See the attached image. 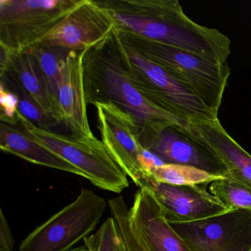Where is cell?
<instances>
[{
	"label": "cell",
	"instance_id": "cell-1",
	"mask_svg": "<svg viewBox=\"0 0 251 251\" xmlns=\"http://www.w3.org/2000/svg\"><path fill=\"white\" fill-rule=\"evenodd\" d=\"M83 68L87 104L111 102L131 114L139 125L141 141L167 126L190 124L163 111L150 99L116 27L102 42L83 51Z\"/></svg>",
	"mask_w": 251,
	"mask_h": 251
},
{
	"label": "cell",
	"instance_id": "cell-2",
	"mask_svg": "<svg viewBox=\"0 0 251 251\" xmlns=\"http://www.w3.org/2000/svg\"><path fill=\"white\" fill-rule=\"evenodd\" d=\"M116 26L211 61L227 63L230 40L217 29L195 23L176 0L98 1Z\"/></svg>",
	"mask_w": 251,
	"mask_h": 251
},
{
	"label": "cell",
	"instance_id": "cell-3",
	"mask_svg": "<svg viewBox=\"0 0 251 251\" xmlns=\"http://www.w3.org/2000/svg\"><path fill=\"white\" fill-rule=\"evenodd\" d=\"M123 42L190 88L218 115L230 75L227 63L207 59L115 26Z\"/></svg>",
	"mask_w": 251,
	"mask_h": 251
},
{
	"label": "cell",
	"instance_id": "cell-4",
	"mask_svg": "<svg viewBox=\"0 0 251 251\" xmlns=\"http://www.w3.org/2000/svg\"><path fill=\"white\" fill-rule=\"evenodd\" d=\"M18 126L44 148L74 166L97 187L117 194L128 187L127 176L110 155L103 142L95 136L77 138L45 130L36 127L21 114L18 116Z\"/></svg>",
	"mask_w": 251,
	"mask_h": 251
},
{
	"label": "cell",
	"instance_id": "cell-5",
	"mask_svg": "<svg viewBox=\"0 0 251 251\" xmlns=\"http://www.w3.org/2000/svg\"><path fill=\"white\" fill-rule=\"evenodd\" d=\"M105 200L93 191L81 189L78 196L30 232L20 251H70L90 236L106 209Z\"/></svg>",
	"mask_w": 251,
	"mask_h": 251
},
{
	"label": "cell",
	"instance_id": "cell-6",
	"mask_svg": "<svg viewBox=\"0 0 251 251\" xmlns=\"http://www.w3.org/2000/svg\"><path fill=\"white\" fill-rule=\"evenodd\" d=\"M79 0H0V46L20 52L39 43Z\"/></svg>",
	"mask_w": 251,
	"mask_h": 251
},
{
	"label": "cell",
	"instance_id": "cell-7",
	"mask_svg": "<svg viewBox=\"0 0 251 251\" xmlns=\"http://www.w3.org/2000/svg\"><path fill=\"white\" fill-rule=\"evenodd\" d=\"M122 42L132 68L157 106L190 124L218 119L190 88Z\"/></svg>",
	"mask_w": 251,
	"mask_h": 251
},
{
	"label": "cell",
	"instance_id": "cell-8",
	"mask_svg": "<svg viewBox=\"0 0 251 251\" xmlns=\"http://www.w3.org/2000/svg\"><path fill=\"white\" fill-rule=\"evenodd\" d=\"M98 126L102 142L119 167L139 188L149 181L144 168L145 148L140 129L131 114L111 102H96Z\"/></svg>",
	"mask_w": 251,
	"mask_h": 251
},
{
	"label": "cell",
	"instance_id": "cell-9",
	"mask_svg": "<svg viewBox=\"0 0 251 251\" xmlns=\"http://www.w3.org/2000/svg\"><path fill=\"white\" fill-rule=\"evenodd\" d=\"M170 224L195 251H251V210H230L198 221Z\"/></svg>",
	"mask_w": 251,
	"mask_h": 251
},
{
	"label": "cell",
	"instance_id": "cell-10",
	"mask_svg": "<svg viewBox=\"0 0 251 251\" xmlns=\"http://www.w3.org/2000/svg\"><path fill=\"white\" fill-rule=\"evenodd\" d=\"M142 145L165 164L190 166L214 176L227 177L224 163L192 124L167 126Z\"/></svg>",
	"mask_w": 251,
	"mask_h": 251
},
{
	"label": "cell",
	"instance_id": "cell-11",
	"mask_svg": "<svg viewBox=\"0 0 251 251\" xmlns=\"http://www.w3.org/2000/svg\"><path fill=\"white\" fill-rule=\"evenodd\" d=\"M115 26L111 13L98 1L79 0L76 6L37 44L81 52L104 40Z\"/></svg>",
	"mask_w": 251,
	"mask_h": 251
},
{
	"label": "cell",
	"instance_id": "cell-12",
	"mask_svg": "<svg viewBox=\"0 0 251 251\" xmlns=\"http://www.w3.org/2000/svg\"><path fill=\"white\" fill-rule=\"evenodd\" d=\"M148 188L170 223H190L229 211L199 185H172L149 180Z\"/></svg>",
	"mask_w": 251,
	"mask_h": 251
},
{
	"label": "cell",
	"instance_id": "cell-13",
	"mask_svg": "<svg viewBox=\"0 0 251 251\" xmlns=\"http://www.w3.org/2000/svg\"><path fill=\"white\" fill-rule=\"evenodd\" d=\"M58 103L63 124L77 138L94 137L87 116L83 51H70L61 68Z\"/></svg>",
	"mask_w": 251,
	"mask_h": 251
},
{
	"label": "cell",
	"instance_id": "cell-14",
	"mask_svg": "<svg viewBox=\"0 0 251 251\" xmlns=\"http://www.w3.org/2000/svg\"><path fill=\"white\" fill-rule=\"evenodd\" d=\"M130 218L151 251H195L170 226L148 188L135 195Z\"/></svg>",
	"mask_w": 251,
	"mask_h": 251
},
{
	"label": "cell",
	"instance_id": "cell-15",
	"mask_svg": "<svg viewBox=\"0 0 251 251\" xmlns=\"http://www.w3.org/2000/svg\"><path fill=\"white\" fill-rule=\"evenodd\" d=\"M2 72L12 75L50 118L63 124L58 102L28 49L12 52L1 48L0 73Z\"/></svg>",
	"mask_w": 251,
	"mask_h": 251
},
{
	"label": "cell",
	"instance_id": "cell-16",
	"mask_svg": "<svg viewBox=\"0 0 251 251\" xmlns=\"http://www.w3.org/2000/svg\"><path fill=\"white\" fill-rule=\"evenodd\" d=\"M192 125L224 163L227 177L251 189V155L228 134L218 119Z\"/></svg>",
	"mask_w": 251,
	"mask_h": 251
},
{
	"label": "cell",
	"instance_id": "cell-17",
	"mask_svg": "<svg viewBox=\"0 0 251 251\" xmlns=\"http://www.w3.org/2000/svg\"><path fill=\"white\" fill-rule=\"evenodd\" d=\"M0 148L38 165L67 172L83 177L77 168L67 161L38 143L20 126L0 124Z\"/></svg>",
	"mask_w": 251,
	"mask_h": 251
},
{
	"label": "cell",
	"instance_id": "cell-18",
	"mask_svg": "<svg viewBox=\"0 0 251 251\" xmlns=\"http://www.w3.org/2000/svg\"><path fill=\"white\" fill-rule=\"evenodd\" d=\"M149 180L172 185H200L212 183L221 178L190 166L164 164L152 169L148 173Z\"/></svg>",
	"mask_w": 251,
	"mask_h": 251
},
{
	"label": "cell",
	"instance_id": "cell-19",
	"mask_svg": "<svg viewBox=\"0 0 251 251\" xmlns=\"http://www.w3.org/2000/svg\"><path fill=\"white\" fill-rule=\"evenodd\" d=\"M27 49L36 59L54 98L58 102L61 65L71 50L40 44H36Z\"/></svg>",
	"mask_w": 251,
	"mask_h": 251
},
{
	"label": "cell",
	"instance_id": "cell-20",
	"mask_svg": "<svg viewBox=\"0 0 251 251\" xmlns=\"http://www.w3.org/2000/svg\"><path fill=\"white\" fill-rule=\"evenodd\" d=\"M0 77L1 85L15 94L18 98L19 111L25 118L36 127L45 130H50L51 127L58 125L56 122L50 118L44 112L43 110L12 75L7 72H2L0 73Z\"/></svg>",
	"mask_w": 251,
	"mask_h": 251
},
{
	"label": "cell",
	"instance_id": "cell-21",
	"mask_svg": "<svg viewBox=\"0 0 251 251\" xmlns=\"http://www.w3.org/2000/svg\"><path fill=\"white\" fill-rule=\"evenodd\" d=\"M209 191L229 211H251V189L240 182L230 177H221L211 183Z\"/></svg>",
	"mask_w": 251,
	"mask_h": 251
},
{
	"label": "cell",
	"instance_id": "cell-22",
	"mask_svg": "<svg viewBox=\"0 0 251 251\" xmlns=\"http://www.w3.org/2000/svg\"><path fill=\"white\" fill-rule=\"evenodd\" d=\"M94 234L98 251H128L112 217H108Z\"/></svg>",
	"mask_w": 251,
	"mask_h": 251
},
{
	"label": "cell",
	"instance_id": "cell-23",
	"mask_svg": "<svg viewBox=\"0 0 251 251\" xmlns=\"http://www.w3.org/2000/svg\"><path fill=\"white\" fill-rule=\"evenodd\" d=\"M114 219L127 246V251H151L132 224L129 212L124 211L117 213Z\"/></svg>",
	"mask_w": 251,
	"mask_h": 251
},
{
	"label": "cell",
	"instance_id": "cell-24",
	"mask_svg": "<svg viewBox=\"0 0 251 251\" xmlns=\"http://www.w3.org/2000/svg\"><path fill=\"white\" fill-rule=\"evenodd\" d=\"M0 103H1V123L11 126H18L19 100L17 95L11 91L0 86Z\"/></svg>",
	"mask_w": 251,
	"mask_h": 251
},
{
	"label": "cell",
	"instance_id": "cell-25",
	"mask_svg": "<svg viewBox=\"0 0 251 251\" xmlns=\"http://www.w3.org/2000/svg\"><path fill=\"white\" fill-rule=\"evenodd\" d=\"M14 239L3 210L0 208V251H13Z\"/></svg>",
	"mask_w": 251,
	"mask_h": 251
},
{
	"label": "cell",
	"instance_id": "cell-26",
	"mask_svg": "<svg viewBox=\"0 0 251 251\" xmlns=\"http://www.w3.org/2000/svg\"><path fill=\"white\" fill-rule=\"evenodd\" d=\"M83 242H84V245L87 248L88 251H98L96 239H95V236L94 233L83 239Z\"/></svg>",
	"mask_w": 251,
	"mask_h": 251
},
{
	"label": "cell",
	"instance_id": "cell-27",
	"mask_svg": "<svg viewBox=\"0 0 251 251\" xmlns=\"http://www.w3.org/2000/svg\"><path fill=\"white\" fill-rule=\"evenodd\" d=\"M70 251H88L87 248L85 245L83 246L77 247V248H74Z\"/></svg>",
	"mask_w": 251,
	"mask_h": 251
}]
</instances>
